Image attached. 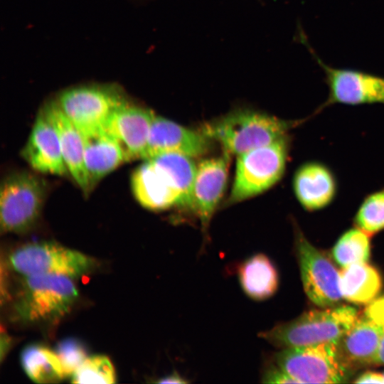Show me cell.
<instances>
[{
    "label": "cell",
    "mask_w": 384,
    "mask_h": 384,
    "mask_svg": "<svg viewBox=\"0 0 384 384\" xmlns=\"http://www.w3.org/2000/svg\"><path fill=\"white\" fill-rule=\"evenodd\" d=\"M353 223L370 237L384 230V187L363 198L354 215Z\"/></svg>",
    "instance_id": "cb8c5ba5"
},
{
    "label": "cell",
    "mask_w": 384,
    "mask_h": 384,
    "mask_svg": "<svg viewBox=\"0 0 384 384\" xmlns=\"http://www.w3.org/2000/svg\"><path fill=\"white\" fill-rule=\"evenodd\" d=\"M45 181L26 171L11 173L0 189V224L2 233H24L41 215L46 194Z\"/></svg>",
    "instance_id": "8992f818"
},
{
    "label": "cell",
    "mask_w": 384,
    "mask_h": 384,
    "mask_svg": "<svg viewBox=\"0 0 384 384\" xmlns=\"http://www.w3.org/2000/svg\"><path fill=\"white\" fill-rule=\"evenodd\" d=\"M294 196L301 207L308 212L328 208L338 191L337 178L325 163L312 160L302 164L292 178Z\"/></svg>",
    "instance_id": "5bb4252c"
},
{
    "label": "cell",
    "mask_w": 384,
    "mask_h": 384,
    "mask_svg": "<svg viewBox=\"0 0 384 384\" xmlns=\"http://www.w3.org/2000/svg\"><path fill=\"white\" fill-rule=\"evenodd\" d=\"M309 118L287 120L266 113L237 110L206 122L200 129L229 154L240 155L288 135Z\"/></svg>",
    "instance_id": "7a4b0ae2"
},
{
    "label": "cell",
    "mask_w": 384,
    "mask_h": 384,
    "mask_svg": "<svg viewBox=\"0 0 384 384\" xmlns=\"http://www.w3.org/2000/svg\"><path fill=\"white\" fill-rule=\"evenodd\" d=\"M229 153L206 159L197 166L193 188V206L203 230L210 220L225 189Z\"/></svg>",
    "instance_id": "9a60e30c"
},
{
    "label": "cell",
    "mask_w": 384,
    "mask_h": 384,
    "mask_svg": "<svg viewBox=\"0 0 384 384\" xmlns=\"http://www.w3.org/2000/svg\"><path fill=\"white\" fill-rule=\"evenodd\" d=\"M43 110L58 132L68 174L85 193H89L91 188L84 164V144L81 132L63 114L55 101L46 105Z\"/></svg>",
    "instance_id": "d6986e66"
},
{
    "label": "cell",
    "mask_w": 384,
    "mask_h": 384,
    "mask_svg": "<svg viewBox=\"0 0 384 384\" xmlns=\"http://www.w3.org/2000/svg\"><path fill=\"white\" fill-rule=\"evenodd\" d=\"M373 366H384V335L380 341Z\"/></svg>",
    "instance_id": "1f68e13d"
},
{
    "label": "cell",
    "mask_w": 384,
    "mask_h": 384,
    "mask_svg": "<svg viewBox=\"0 0 384 384\" xmlns=\"http://www.w3.org/2000/svg\"><path fill=\"white\" fill-rule=\"evenodd\" d=\"M154 115L148 108L125 102L104 124L122 147L127 162L143 159Z\"/></svg>",
    "instance_id": "4fadbf2b"
},
{
    "label": "cell",
    "mask_w": 384,
    "mask_h": 384,
    "mask_svg": "<svg viewBox=\"0 0 384 384\" xmlns=\"http://www.w3.org/2000/svg\"><path fill=\"white\" fill-rule=\"evenodd\" d=\"M20 361L27 376L36 383H58L65 377V373L55 351L33 343L23 348Z\"/></svg>",
    "instance_id": "7402d4cb"
},
{
    "label": "cell",
    "mask_w": 384,
    "mask_h": 384,
    "mask_svg": "<svg viewBox=\"0 0 384 384\" xmlns=\"http://www.w3.org/2000/svg\"><path fill=\"white\" fill-rule=\"evenodd\" d=\"M384 329L364 316H358L352 327L336 343L345 365L353 372L373 366Z\"/></svg>",
    "instance_id": "ac0fdd59"
},
{
    "label": "cell",
    "mask_w": 384,
    "mask_h": 384,
    "mask_svg": "<svg viewBox=\"0 0 384 384\" xmlns=\"http://www.w3.org/2000/svg\"><path fill=\"white\" fill-rule=\"evenodd\" d=\"M289 148L288 134L238 155L234 181L227 204L259 195L279 182L286 169Z\"/></svg>",
    "instance_id": "5b68a950"
},
{
    "label": "cell",
    "mask_w": 384,
    "mask_h": 384,
    "mask_svg": "<svg viewBox=\"0 0 384 384\" xmlns=\"http://www.w3.org/2000/svg\"><path fill=\"white\" fill-rule=\"evenodd\" d=\"M299 38L322 70L324 82L329 90L326 100L315 110L311 116H315L327 107L337 104L351 106L384 105L383 76L358 69L332 67L318 55L302 30Z\"/></svg>",
    "instance_id": "52a82bcc"
},
{
    "label": "cell",
    "mask_w": 384,
    "mask_h": 384,
    "mask_svg": "<svg viewBox=\"0 0 384 384\" xmlns=\"http://www.w3.org/2000/svg\"><path fill=\"white\" fill-rule=\"evenodd\" d=\"M239 280L245 294L255 300L272 297L279 283L274 265L263 254L255 255L242 264L239 268Z\"/></svg>",
    "instance_id": "44dd1931"
},
{
    "label": "cell",
    "mask_w": 384,
    "mask_h": 384,
    "mask_svg": "<svg viewBox=\"0 0 384 384\" xmlns=\"http://www.w3.org/2000/svg\"><path fill=\"white\" fill-rule=\"evenodd\" d=\"M383 374V377H384V373Z\"/></svg>",
    "instance_id": "d6a6232c"
},
{
    "label": "cell",
    "mask_w": 384,
    "mask_h": 384,
    "mask_svg": "<svg viewBox=\"0 0 384 384\" xmlns=\"http://www.w3.org/2000/svg\"><path fill=\"white\" fill-rule=\"evenodd\" d=\"M274 363L298 383H343L354 373L343 362L336 343L284 348Z\"/></svg>",
    "instance_id": "ba28073f"
},
{
    "label": "cell",
    "mask_w": 384,
    "mask_h": 384,
    "mask_svg": "<svg viewBox=\"0 0 384 384\" xmlns=\"http://www.w3.org/2000/svg\"><path fill=\"white\" fill-rule=\"evenodd\" d=\"M340 290L343 299L356 304H368L382 288V279L372 265L360 262L340 271Z\"/></svg>",
    "instance_id": "ffe728a7"
},
{
    "label": "cell",
    "mask_w": 384,
    "mask_h": 384,
    "mask_svg": "<svg viewBox=\"0 0 384 384\" xmlns=\"http://www.w3.org/2000/svg\"><path fill=\"white\" fill-rule=\"evenodd\" d=\"M210 141L201 129H191L155 114L143 159L166 153L197 157L209 150Z\"/></svg>",
    "instance_id": "7c38bea8"
},
{
    "label": "cell",
    "mask_w": 384,
    "mask_h": 384,
    "mask_svg": "<svg viewBox=\"0 0 384 384\" xmlns=\"http://www.w3.org/2000/svg\"><path fill=\"white\" fill-rule=\"evenodd\" d=\"M11 345V338L7 335L6 333L1 331V360L5 356L6 352L9 351Z\"/></svg>",
    "instance_id": "f546056e"
},
{
    "label": "cell",
    "mask_w": 384,
    "mask_h": 384,
    "mask_svg": "<svg viewBox=\"0 0 384 384\" xmlns=\"http://www.w3.org/2000/svg\"><path fill=\"white\" fill-rule=\"evenodd\" d=\"M159 383H186V380H183L178 373H173L168 376L161 378L158 381Z\"/></svg>",
    "instance_id": "4dcf8cb0"
},
{
    "label": "cell",
    "mask_w": 384,
    "mask_h": 384,
    "mask_svg": "<svg viewBox=\"0 0 384 384\" xmlns=\"http://www.w3.org/2000/svg\"><path fill=\"white\" fill-rule=\"evenodd\" d=\"M21 154L39 172L58 176L68 174L58 132L43 110L36 118Z\"/></svg>",
    "instance_id": "2e32d148"
},
{
    "label": "cell",
    "mask_w": 384,
    "mask_h": 384,
    "mask_svg": "<svg viewBox=\"0 0 384 384\" xmlns=\"http://www.w3.org/2000/svg\"><path fill=\"white\" fill-rule=\"evenodd\" d=\"M9 261L23 276L58 274L71 279L87 274L96 265L90 256L53 242L22 245L10 254Z\"/></svg>",
    "instance_id": "9c48e42d"
},
{
    "label": "cell",
    "mask_w": 384,
    "mask_h": 384,
    "mask_svg": "<svg viewBox=\"0 0 384 384\" xmlns=\"http://www.w3.org/2000/svg\"><path fill=\"white\" fill-rule=\"evenodd\" d=\"M55 102L80 131L102 127L110 114L127 102L118 89L98 85L68 89Z\"/></svg>",
    "instance_id": "8fae6325"
},
{
    "label": "cell",
    "mask_w": 384,
    "mask_h": 384,
    "mask_svg": "<svg viewBox=\"0 0 384 384\" xmlns=\"http://www.w3.org/2000/svg\"><path fill=\"white\" fill-rule=\"evenodd\" d=\"M295 233L296 252L306 296L319 307L335 306L343 299L339 285L340 272L299 229L297 228Z\"/></svg>",
    "instance_id": "30bf717a"
},
{
    "label": "cell",
    "mask_w": 384,
    "mask_h": 384,
    "mask_svg": "<svg viewBox=\"0 0 384 384\" xmlns=\"http://www.w3.org/2000/svg\"><path fill=\"white\" fill-rule=\"evenodd\" d=\"M358 317L356 310L348 306L311 310L261 332L260 336L282 348L337 343Z\"/></svg>",
    "instance_id": "3957f363"
},
{
    "label": "cell",
    "mask_w": 384,
    "mask_h": 384,
    "mask_svg": "<svg viewBox=\"0 0 384 384\" xmlns=\"http://www.w3.org/2000/svg\"><path fill=\"white\" fill-rule=\"evenodd\" d=\"M356 383H384L383 374L374 371H366L359 375L354 381Z\"/></svg>",
    "instance_id": "f1b7e54d"
},
{
    "label": "cell",
    "mask_w": 384,
    "mask_h": 384,
    "mask_svg": "<svg viewBox=\"0 0 384 384\" xmlns=\"http://www.w3.org/2000/svg\"><path fill=\"white\" fill-rule=\"evenodd\" d=\"M262 378L265 383H298L276 363L266 368Z\"/></svg>",
    "instance_id": "4316f807"
},
{
    "label": "cell",
    "mask_w": 384,
    "mask_h": 384,
    "mask_svg": "<svg viewBox=\"0 0 384 384\" xmlns=\"http://www.w3.org/2000/svg\"><path fill=\"white\" fill-rule=\"evenodd\" d=\"M370 236L356 227L343 233L334 245L332 254L342 268L366 262L370 252Z\"/></svg>",
    "instance_id": "603a6c76"
},
{
    "label": "cell",
    "mask_w": 384,
    "mask_h": 384,
    "mask_svg": "<svg viewBox=\"0 0 384 384\" xmlns=\"http://www.w3.org/2000/svg\"><path fill=\"white\" fill-rule=\"evenodd\" d=\"M55 352L60 361L65 377L71 376L87 357L85 346L74 338L61 340L56 345Z\"/></svg>",
    "instance_id": "484cf974"
},
{
    "label": "cell",
    "mask_w": 384,
    "mask_h": 384,
    "mask_svg": "<svg viewBox=\"0 0 384 384\" xmlns=\"http://www.w3.org/2000/svg\"><path fill=\"white\" fill-rule=\"evenodd\" d=\"M197 166L192 158L166 153L144 160L131 177L137 202L151 210L174 206L193 208V188Z\"/></svg>",
    "instance_id": "6da1fadb"
},
{
    "label": "cell",
    "mask_w": 384,
    "mask_h": 384,
    "mask_svg": "<svg viewBox=\"0 0 384 384\" xmlns=\"http://www.w3.org/2000/svg\"><path fill=\"white\" fill-rule=\"evenodd\" d=\"M80 132L84 164L92 189L100 180L127 161L117 141L103 126Z\"/></svg>",
    "instance_id": "e0dca14e"
},
{
    "label": "cell",
    "mask_w": 384,
    "mask_h": 384,
    "mask_svg": "<svg viewBox=\"0 0 384 384\" xmlns=\"http://www.w3.org/2000/svg\"><path fill=\"white\" fill-rule=\"evenodd\" d=\"M74 383L112 384L116 382L113 365L105 356L95 355L87 358L71 375Z\"/></svg>",
    "instance_id": "d4e9b609"
},
{
    "label": "cell",
    "mask_w": 384,
    "mask_h": 384,
    "mask_svg": "<svg viewBox=\"0 0 384 384\" xmlns=\"http://www.w3.org/2000/svg\"><path fill=\"white\" fill-rule=\"evenodd\" d=\"M363 314L384 329V295L368 303Z\"/></svg>",
    "instance_id": "83f0119b"
},
{
    "label": "cell",
    "mask_w": 384,
    "mask_h": 384,
    "mask_svg": "<svg viewBox=\"0 0 384 384\" xmlns=\"http://www.w3.org/2000/svg\"><path fill=\"white\" fill-rule=\"evenodd\" d=\"M78 297L73 279L58 274L24 276L14 303L27 323L55 321L67 314Z\"/></svg>",
    "instance_id": "277c9868"
}]
</instances>
